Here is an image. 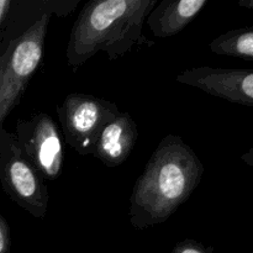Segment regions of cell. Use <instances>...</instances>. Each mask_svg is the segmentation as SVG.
<instances>
[{
    "mask_svg": "<svg viewBox=\"0 0 253 253\" xmlns=\"http://www.w3.org/2000/svg\"><path fill=\"white\" fill-rule=\"evenodd\" d=\"M208 0H162L157 2L146 19V25L157 39H168L185 29Z\"/></svg>",
    "mask_w": 253,
    "mask_h": 253,
    "instance_id": "9c48e42d",
    "label": "cell"
},
{
    "mask_svg": "<svg viewBox=\"0 0 253 253\" xmlns=\"http://www.w3.org/2000/svg\"><path fill=\"white\" fill-rule=\"evenodd\" d=\"M12 5H14V0H0V29L6 24Z\"/></svg>",
    "mask_w": 253,
    "mask_h": 253,
    "instance_id": "4fadbf2b",
    "label": "cell"
},
{
    "mask_svg": "<svg viewBox=\"0 0 253 253\" xmlns=\"http://www.w3.org/2000/svg\"><path fill=\"white\" fill-rule=\"evenodd\" d=\"M0 183L5 194L35 219L43 220L49 194L44 179L22 152L15 133L0 128Z\"/></svg>",
    "mask_w": 253,
    "mask_h": 253,
    "instance_id": "277c9868",
    "label": "cell"
},
{
    "mask_svg": "<svg viewBox=\"0 0 253 253\" xmlns=\"http://www.w3.org/2000/svg\"><path fill=\"white\" fill-rule=\"evenodd\" d=\"M22 152L43 179L61 177L64 152L56 121L46 113H37L29 120H19L15 128Z\"/></svg>",
    "mask_w": 253,
    "mask_h": 253,
    "instance_id": "8992f818",
    "label": "cell"
},
{
    "mask_svg": "<svg viewBox=\"0 0 253 253\" xmlns=\"http://www.w3.org/2000/svg\"><path fill=\"white\" fill-rule=\"evenodd\" d=\"M11 250V231L6 219L0 212V253H10Z\"/></svg>",
    "mask_w": 253,
    "mask_h": 253,
    "instance_id": "7c38bea8",
    "label": "cell"
},
{
    "mask_svg": "<svg viewBox=\"0 0 253 253\" xmlns=\"http://www.w3.org/2000/svg\"><path fill=\"white\" fill-rule=\"evenodd\" d=\"M175 81L230 103L253 108V69L197 67L183 71Z\"/></svg>",
    "mask_w": 253,
    "mask_h": 253,
    "instance_id": "52a82bcc",
    "label": "cell"
},
{
    "mask_svg": "<svg viewBox=\"0 0 253 253\" xmlns=\"http://www.w3.org/2000/svg\"><path fill=\"white\" fill-rule=\"evenodd\" d=\"M240 160H241L242 162L246 163L247 166L253 168V147L250 148V150L247 151V152H245L244 155H241Z\"/></svg>",
    "mask_w": 253,
    "mask_h": 253,
    "instance_id": "5bb4252c",
    "label": "cell"
},
{
    "mask_svg": "<svg viewBox=\"0 0 253 253\" xmlns=\"http://www.w3.org/2000/svg\"><path fill=\"white\" fill-rule=\"evenodd\" d=\"M56 110L64 141L81 156L93 155L103 127L120 113L113 101L82 93L67 95Z\"/></svg>",
    "mask_w": 253,
    "mask_h": 253,
    "instance_id": "5b68a950",
    "label": "cell"
},
{
    "mask_svg": "<svg viewBox=\"0 0 253 253\" xmlns=\"http://www.w3.org/2000/svg\"><path fill=\"white\" fill-rule=\"evenodd\" d=\"M252 253H253V249H252Z\"/></svg>",
    "mask_w": 253,
    "mask_h": 253,
    "instance_id": "2e32d148",
    "label": "cell"
},
{
    "mask_svg": "<svg viewBox=\"0 0 253 253\" xmlns=\"http://www.w3.org/2000/svg\"><path fill=\"white\" fill-rule=\"evenodd\" d=\"M204 172L200 158L180 136H165L133 185L130 198L133 229L141 231L167 221L189 199Z\"/></svg>",
    "mask_w": 253,
    "mask_h": 253,
    "instance_id": "7a4b0ae2",
    "label": "cell"
},
{
    "mask_svg": "<svg viewBox=\"0 0 253 253\" xmlns=\"http://www.w3.org/2000/svg\"><path fill=\"white\" fill-rule=\"evenodd\" d=\"M156 0H91L79 11L66 47L67 64L77 72L104 52L110 61L138 46H153L142 34Z\"/></svg>",
    "mask_w": 253,
    "mask_h": 253,
    "instance_id": "3957f363",
    "label": "cell"
},
{
    "mask_svg": "<svg viewBox=\"0 0 253 253\" xmlns=\"http://www.w3.org/2000/svg\"><path fill=\"white\" fill-rule=\"evenodd\" d=\"M239 6L247 10H253V0H240Z\"/></svg>",
    "mask_w": 253,
    "mask_h": 253,
    "instance_id": "9a60e30c",
    "label": "cell"
},
{
    "mask_svg": "<svg viewBox=\"0 0 253 253\" xmlns=\"http://www.w3.org/2000/svg\"><path fill=\"white\" fill-rule=\"evenodd\" d=\"M137 141V124L130 113L120 111L103 127L93 156L106 167H118L130 157Z\"/></svg>",
    "mask_w": 253,
    "mask_h": 253,
    "instance_id": "ba28073f",
    "label": "cell"
},
{
    "mask_svg": "<svg viewBox=\"0 0 253 253\" xmlns=\"http://www.w3.org/2000/svg\"><path fill=\"white\" fill-rule=\"evenodd\" d=\"M209 47L219 56L253 61V26L229 30L212 40Z\"/></svg>",
    "mask_w": 253,
    "mask_h": 253,
    "instance_id": "30bf717a",
    "label": "cell"
},
{
    "mask_svg": "<svg viewBox=\"0 0 253 253\" xmlns=\"http://www.w3.org/2000/svg\"><path fill=\"white\" fill-rule=\"evenodd\" d=\"M172 253H212V250L204 247L194 240L188 239L178 242Z\"/></svg>",
    "mask_w": 253,
    "mask_h": 253,
    "instance_id": "8fae6325",
    "label": "cell"
},
{
    "mask_svg": "<svg viewBox=\"0 0 253 253\" xmlns=\"http://www.w3.org/2000/svg\"><path fill=\"white\" fill-rule=\"evenodd\" d=\"M78 4L79 0H14L0 29V128L39 69L52 16H68Z\"/></svg>",
    "mask_w": 253,
    "mask_h": 253,
    "instance_id": "6da1fadb",
    "label": "cell"
}]
</instances>
